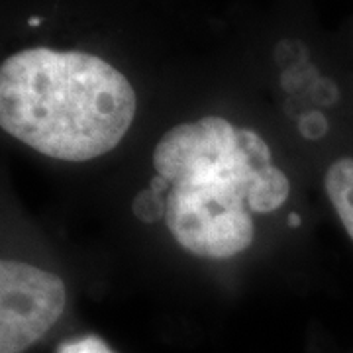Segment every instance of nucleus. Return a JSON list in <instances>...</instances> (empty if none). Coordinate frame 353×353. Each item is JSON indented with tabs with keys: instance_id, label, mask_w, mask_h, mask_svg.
I'll list each match as a JSON object with an SVG mask.
<instances>
[{
	"instance_id": "nucleus-1",
	"label": "nucleus",
	"mask_w": 353,
	"mask_h": 353,
	"mask_svg": "<svg viewBox=\"0 0 353 353\" xmlns=\"http://www.w3.org/2000/svg\"><path fill=\"white\" fill-rule=\"evenodd\" d=\"M136 106L126 77L85 51L32 48L0 65V128L51 159L88 161L112 152Z\"/></svg>"
},
{
	"instance_id": "nucleus-2",
	"label": "nucleus",
	"mask_w": 353,
	"mask_h": 353,
	"mask_svg": "<svg viewBox=\"0 0 353 353\" xmlns=\"http://www.w3.org/2000/svg\"><path fill=\"white\" fill-rule=\"evenodd\" d=\"M250 189L252 183L226 176L175 183L167 194V228L181 248L199 257H234L245 252L255 236Z\"/></svg>"
},
{
	"instance_id": "nucleus-3",
	"label": "nucleus",
	"mask_w": 353,
	"mask_h": 353,
	"mask_svg": "<svg viewBox=\"0 0 353 353\" xmlns=\"http://www.w3.org/2000/svg\"><path fill=\"white\" fill-rule=\"evenodd\" d=\"M157 175L171 185L189 179L226 176L253 185L255 169L240 143V128L218 116L171 128L153 152Z\"/></svg>"
},
{
	"instance_id": "nucleus-4",
	"label": "nucleus",
	"mask_w": 353,
	"mask_h": 353,
	"mask_svg": "<svg viewBox=\"0 0 353 353\" xmlns=\"http://www.w3.org/2000/svg\"><path fill=\"white\" fill-rule=\"evenodd\" d=\"M67 304L65 283L36 265L0 259V353H22L50 332Z\"/></svg>"
},
{
	"instance_id": "nucleus-5",
	"label": "nucleus",
	"mask_w": 353,
	"mask_h": 353,
	"mask_svg": "<svg viewBox=\"0 0 353 353\" xmlns=\"http://www.w3.org/2000/svg\"><path fill=\"white\" fill-rule=\"evenodd\" d=\"M324 190L341 228L353 241V153L334 157L324 173Z\"/></svg>"
},
{
	"instance_id": "nucleus-6",
	"label": "nucleus",
	"mask_w": 353,
	"mask_h": 353,
	"mask_svg": "<svg viewBox=\"0 0 353 353\" xmlns=\"http://www.w3.org/2000/svg\"><path fill=\"white\" fill-rule=\"evenodd\" d=\"M290 194V183L287 175L275 167L267 165L255 173L252 189L248 194V206L253 212L269 214L281 208Z\"/></svg>"
},
{
	"instance_id": "nucleus-7",
	"label": "nucleus",
	"mask_w": 353,
	"mask_h": 353,
	"mask_svg": "<svg viewBox=\"0 0 353 353\" xmlns=\"http://www.w3.org/2000/svg\"><path fill=\"white\" fill-rule=\"evenodd\" d=\"M171 190V183L165 181L163 176L155 175L148 189H143L138 196L134 199V214L138 216L141 222H157L161 216H165V206H167V194Z\"/></svg>"
},
{
	"instance_id": "nucleus-8",
	"label": "nucleus",
	"mask_w": 353,
	"mask_h": 353,
	"mask_svg": "<svg viewBox=\"0 0 353 353\" xmlns=\"http://www.w3.org/2000/svg\"><path fill=\"white\" fill-rule=\"evenodd\" d=\"M55 353H116L101 338L97 336H79V338H71L59 343Z\"/></svg>"
},
{
	"instance_id": "nucleus-9",
	"label": "nucleus",
	"mask_w": 353,
	"mask_h": 353,
	"mask_svg": "<svg viewBox=\"0 0 353 353\" xmlns=\"http://www.w3.org/2000/svg\"><path fill=\"white\" fill-rule=\"evenodd\" d=\"M299 130L303 134V138L310 139V141H320L330 134V120L328 116L320 110H312V112L304 114L299 122Z\"/></svg>"
},
{
	"instance_id": "nucleus-10",
	"label": "nucleus",
	"mask_w": 353,
	"mask_h": 353,
	"mask_svg": "<svg viewBox=\"0 0 353 353\" xmlns=\"http://www.w3.org/2000/svg\"><path fill=\"white\" fill-rule=\"evenodd\" d=\"M289 224L292 228H299L301 226V216L299 214H294V212H292V214L289 216Z\"/></svg>"
}]
</instances>
